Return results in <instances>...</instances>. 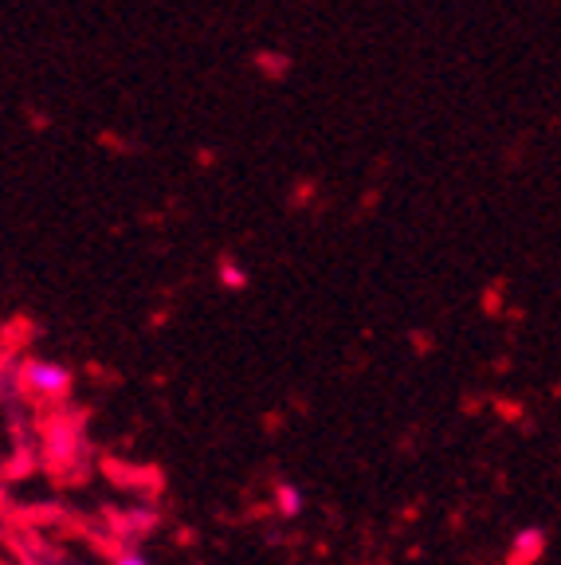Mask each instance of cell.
<instances>
[{
  "mask_svg": "<svg viewBox=\"0 0 561 565\" xmlns=\"http://www.w3.org/2000/svg\"><path fill=\"white\" fill-rule=\"evenodd\" d=\"M20 381H24L28 393L40 397V401H60L71 393V370L60 362H47V358H32V362H24Z\"/></svg>",
  "mask_w": 561,
  "mask_h": 565,
  "instance_id": "1",
  "label": "cell"
},
{
  "mask_svg": "<svg viewBox=\"0 0 561 565\" xmlns=\"http://www.w3.org/2000/svg\"><path fill=\"white\" fill-rule=\"evenodd\" d=\"M275 503H279V511L287 514V519H295V514H303V507H307V494L298 491V487L283 483L279 491H275Z\"/></svg>",
  "mask_w": 561,
  "mask_h": 565,
  "instance_id": "2",
  "label": "cell"
},
{
  "mask_svg": "<svg viewBox=\"0 0 561 565\" xmlns=\"http://www.w3.org/2000/svg\"><path fill=\"white\" fill-rule=\"evenodd\" d=\"M220 279L229 282L232 291H244V287H247V271H244V267L232 264V259H229V264H224V267H220Z\"/></svg>",
  "mask_w": 561,
  "mask_h": 565,
  "instance_id": "3",
  "label": "cell"
},
{
  "mask_svg": "<svg viewBox=\"0 0 561 565\" xmlns=\"http://www.w3.org/2000/svg\"><path fill=\"white\" fill-rule=\"evenodd\" d=\"M542 554V534L538 530H522V542H518V557H538Z\"/></svg>",
  "mask_w": 561,
  "mask_h": 565,
  "instance_id": "4",
  "label": "cell"
},
{
  "mask_svg": "<svg viewBox=\"0 0 561 565\" xmlns=\"http://www.w3.org/2000/svg\"><path fill=\"white\" fill-rule=\"evenodd\" d=\"M115 565H149V562L138 554V550H126V554H118V562H115Z\"/></svg>",
  "mask_w": 561,
  "mask_h": 565,
  "instance_id": "5",
  "label": "cell"
}]
</instances>
